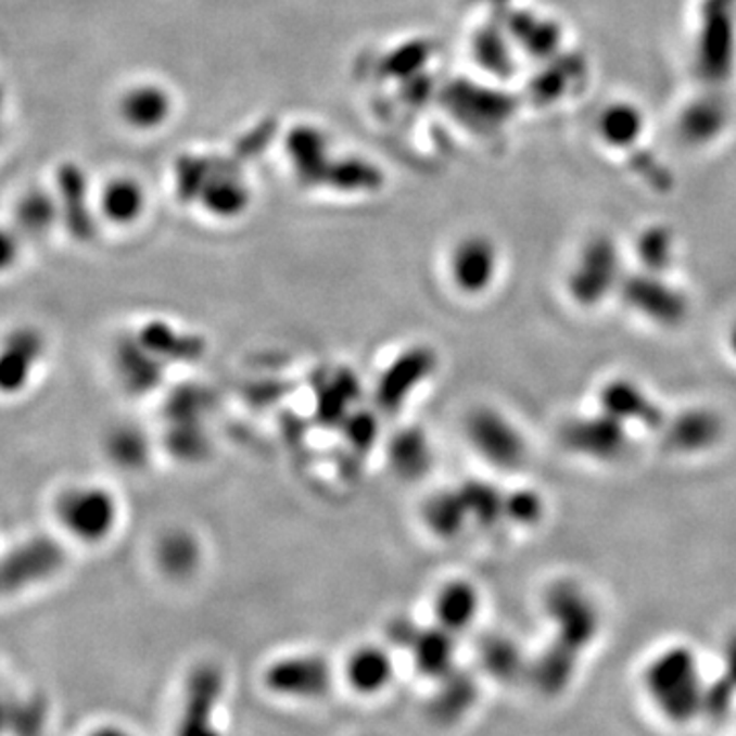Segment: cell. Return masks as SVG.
I'll return each mask as SVG.
<instances>
[{
    "mask_svg": "<svg viewBox=\"0 0 736 736\" xmlns=\"http://www.w3.org/2000/svg\"><path fill=\"white\" fill-rule=\"evenodd\" d=\"M439 367V356L428 346H411L395 356L379 377L375 397L381 411L395 414Z\"/></svg>",
    "mask_w": 736,
    "mask_h": 736,
    "instance_id": "5b68a950",
    "label": "cell"
},
{
    "mask_svg": "<svg viewBox=\"0 0 736 736\" xmlns=\"http://www.w3.org/2000/svg\"><path fill=\"white\" fill-rule=\"evenodd\" d=\"M423 522L440 538H455L469 522L460 490L439 491L423 504Z\"/></svg>",
    "mask_w": 736,
    "mask_h": 736,
    "instance_id": "44dd1931",
    "label": "cell"
},
{
    "mask_svg": "<svg viewBox=\"0 0 736 736\" xmlns=\"http://www.w3.org/2000/svg\"><path fill=\"white\" fill-rule=\"evenodd\" d=\"M201 203L217 219H236L244 215L250 203V189L236 170L213 168L210 180L201 187Z\"/></svg>",
    "mask_w": 736,
    "mask_h": 736,
    "instance_id": "9a60e30c",
    "label": "cell"
},
{
    "mask_svg": "<svg viewBox=\"0 0 736 736\" xmlns=\"http://www.w3.org/2000/svg\"><path fill=\"white\" fill-rule=\"evenodd\" d=\"M106 451L113 462L127 467V469H136L140 467L141 462H145L148 456V444L145 439L141 436L140 430L136 428H115L111 432V436L106 440Z\"/></svg>",
    "mask_w": 736,
    "mask_h": 736,
    "instance_id": "d4e9b609",
    "label": "cell"
},
{
    "mask_svg": "<svg viewBox=\"0 0 736 736\" xmlns=\"http://www.w3.org/2000/svg\"><path fill=\"white\" fill-rule=\"evenodd\" d=\"M543 513V502L532 491H518L506 495V516L518 524H532Z\"/></svg>",
    "mask_w": 736,
    "mask_h": 736,
    "instance_id": "83f0119b",
    "label": "cell"
},
{
    "mask_svg": "<svg viewBox=\"0 0 736 736\" xmlns=\"http://www.w3.org/2000/svg\"><path fill=\"white\" fill-rule=\"evenodd\" d=\"M386 456H389L391 469L409 481H416L428 473L434 460L430 440L426 436V432H421L418 428H407L399 434H395V439L389 442Z\"/></svg>",
    "mask_w": 736,
    "mask_h": 736,
    "instance_id": "d6986e66",
    "label": "cell"
},
{
    "mask_svg": "<svg viewBox=\"0 0 736 736\" xmlns=\"http://www.w3.org/2000/svg\"><path fill=\"white\" fill-rule=\"evenodd\" d=\"M173 94L158 85L129 88L123 97V119L136 129H156L173 115Z\"/></svg>",
    "mask_w": 736,
    "mask_h": 736,
    "instance_id": "e0dca14e",
    "label": "cell"
},
{
    "mask_svg": "<svg viewBox=\"0 0 736 736\" xmlns=\"http://www.w3.org/2000/svg\"><path fill=\"white\" fill-rule=\"evenodd\" d=\"M467 440L474 453L491 467L516 471L526 460V440L502 411L493 407H477L465 421Z\"/></svg>",
    "mask_w": 736,
    "mask_h": 736,
    "instance_id": "3957f363",
    "label": "cell"
},
{
    "mask_svg": "<svg viewBox=\"0 0 736 736\" xmlns=\"http://www.w3.org/2000/svg\"><path fill=\"white\" fill-rule=\"evenodd\" d=\"M731 351L736 356V326L733 328V332H731Z\"/></svg>",
    "mask_w": 736,
    "mask_h": 736,
    "instance_id": "f546056e",
    "label": "cell"
},
{
    "mask_svg": "<svg viewBox=\"0 0 736 736\" xmlns=\"http://www.w3.org/2000/svg\"><path fill=\"white\" fill-rule=\"evenodd\" d=\"M416 657L426 671H442L453 659V632L430 631L416 636Z\"/></svg>",
    "mask_w": 736,
    "mask_h": 736,
    "instance_id": "484cf974",
    "label": "cell"
},
{
    "mask_svg": "<svg viewBox=\"0 0 736 736\" xmlns=\"http://www.w3.org/2000/svg\"><path fill=\"white\" fill-rule=\"evenodd\" d=\"M15 245L11 244L9 238H4L0 233V272L9 270L13 266V261H15Z\"/></svg>",
    "mask_w": 736,
    "mask_h": 736,
    "instance_id": "f1b7e54d",
    "label": "cell"
},
{
    "mask_svg": "<svg viewBox=\"0 0 736 736\" xmlns=\"http://www.w3.org/2000/svg\"><path fill=\"white\" fill-rule=\"evenodd\" d=\"M156 562L158 569L173 579H187L194 575L203 561V550L196 536L189 530H168L156 543Z\"/></svg>",
    "mask_w": 736,
    "mask_h": 736,
    "instance_id": "ac0fdd59",
    "label": "cell"
},
{
    "mask_svg": "<svg viewBox=\"0 0 736 736\" xmlns=\"http://www.w3.org/2000/svg\"><path fill=\"white\" fill-rule=\"evenodd\" d=\"M481 610V596L473 583L465 579L446 581L434 597V613L440 629L444 631H467Z\"/></svg>",
    "mask_w": 736,
    "mask_h": 736,
    "instance_id": "8fae6325",
    "label": "cell"
},
{
    "mask_svg": "<svg viewBox=\"0 0 736 736\" xmlns=\"http://www.w3.org/2000/svg\"><path fill=\"white\" fill-rule=\"evenodd\" d=\"M622 297L640 316L649 317L661 326H677L687 316L684 293L661 281L655 272L634 275L620 282Z\"/></svg>",
    "mask_w": 736,
    "mask_h": 736,
    "instance_id": "ba28073f",
    "label": "cell"
},
{
    "mask_svg": "<svg viewBox=\"0 0 736 736\" xmlns=\"http://www.w3.org/2000/svg\"><path fill=\"white\" fill-rule=\"evenodd\" d=\"M497 270L499 252L487 236H465L448 254V277L462 295L474 297L490 291Z\"/></svg>",
    "mask_w": 736,
    "mask_h": 736,
    "instance_id": "8992f818",
    "label": "cell"
},
{
    "mask_svg": "<svg viewBox=\"0 0 736 736\" xmlns=\"http://www.w3.org/2000/svg\"><path fill=\"white\" fill-rule=\"evenodd\" d=\"M270 682L281 691L316 696L330 682V669L317 655H295L277 661L270 669Z\"/></svg>",
    "mask_w": 736,
    "mask_h": 736,
    "instance_id": "5bb4252c",
    "label": "cell"
},
{
    "mask_svg": "<svg viewBox=\"0 0 736 736\" xmlns=\"http://www.w3.org/2000/svg\"><path fill=\"white\" fill-rule=\"evenodd\" d=\"M52 518L72 543L101 546L117 532L122 504L115 491L101 483H68L53 495Z\"/></svg>",
    "mask_w": 736,
    "mask_h": 736,
    "instance_id": "7a4b0ae2",
    "label": "cell"
},
{
    "mask_svg": "<svg viewBox=\"0 0 736 736\" xmlns=\"http://www.w3.org/2000/svg\"><path fill=\"white\" fill-rule=\"evenodd\" d=\"M643 113L629 103H616L599 113L597 134L610 145H631L643 134Z\"/></svg>",
    "mask_w": 736,
    "mask_h": 736,
    "instance_id": "603a6c76",
    "label": "cell"
},
{
    "mask_svg": "<svg viewBox=\"0 0 736 736\" xmlns=\"http://www.w3.org/2000/svg\"><path fill=\"white\" fill-rule=\"evenodd\" d=\"M48 352L43 333L17 326L0 335V397H18L34 385Z\"/></svg>",
    "mask_w": 736,
    "mask_h": 736,
    "instance_id": "277c9868",
    "label": "cell"
},
{
    "mask_svg": "<svg viewBox=\"0 0 736 736\" xmlns=\"http://www.w3.org/2000/svg\"><path fill=\"white\" fill-rule=\"evenodd\" d=\"M115 368L123 386L131 393L143 395L158 385L164 370V360L154 352L148 351L138 338L125 340L115 348Z\"/></svg>",
    "mask_w": 736,
    "mask_h": 736,
    "instance_id": "7c38bea8",
    "label": "cell"
},
{
    "mask_svg": "<svg viewBox=\"0 0 736 736\" xmlns=\"http://www.w3.org/2000/svg\"><path fill=\"white\" fill-rule=\"evenodd\" d=\"M469 518L481 526H493L502 516H506V495H502L493 485L471 481L460 487Z\"/></svg>",
    "mask_w": 736,
    "mask_h": 736,
    "instance_id": "cb8c5ba5",
    "label": "cell"
},
{
    "mask_svg": "<svg viewBox=\"0 0 736 736\" xmlns=\"http://www.w3.org/2000/svg\"><path fill=\"white\" fill-rule=\"evenodd\" d=\"M618 282H622L618 252L610 240L597 238L581 252L578 268L569 277V291L581 305H597Z\"/></svg>",
    "mask_w": 736,
    "mask_h": 736,
    "instance_id": "52a82bcc",
    "label": "cell"
},
{
    "mask_svg": "<svg viewBox=\"0 0 736 736\" xmlns=\"http://www.w3.org/2000/svg\"><path fill=\"white\" fill-rule=\"evenodd\" d=\"M722 436V421L714 411L689 409L667 426V442L677 453H701Z\"/></svg>",
    "mask_w": 736,
    "mask_h": 736,
    "instance_id": "2e32d148",
    "label": "cell"
},
{
    "mask_svg": "<svg viewBox=\"0 0 736 736\" xmlns=\"http://www.w3.org/2000/svg\"><path fill=\"white\" fill-rule=\"evenodd\" d=\"M562 442L578 455L612 460L624 453L626 423L608 416L606 411L594 418H581L571 421L562 430Z\"/></svg>",
    "mask_w": 736,
    "mask_h": 736,
    "instance_id": "30bf717a",
    "label": "cell"
},
{
    "mask_svg": "<svg viewBox=\"0 0 736 736\" xmlns=\"http://www.w3.org/2000/svg\"><path fill=\"white\" fill-rule=\"evenodd\" d=\"M346 675L352 689L360 694H377L389 684L393 675V663L386 650L379 647H360L352 652L346 665Z\"/></svg>",
    "mask_w": 736,
    "mask_h": 736,
    "instance_id": "ffe728a7",
    "label": "cell"
},
{
    "mask_svg": "<svg viewBox=\"0 0 736 736\" xmlns=\"http://www.w3.org/2000/svg\"><path fill=\"white\" fill-rule=\"evenodd\" d=\"M638 254L640 261L647 266L649 272L659 275L661 270H665L671 258H673V242L671 236L667 233L665 229H652L647 231L640 238V245H638Z\"/></svg>",
    "mask_w": 736,
    "mask_h": 736,
    "instance_id": "4316f807",
    "label": "cell"
},
{
    "mask_svg": "<svg viewBox=\"0 0 736 736\" xmlns=\"http://www.w3.org/2000/svg\"><path fill=\"white\" fill-rule=\"evenodd\" d=\"M145 210V193L134 178H117L105 189L103 211L109 221L117 226L136 224Z\"/></svg>",
    "mask_w": 736,
    "mask_h": 736,
    "instance_id": "7402d4cb",
    "label": "cell"
},
{
    "mask_svg": "<svg viewBox=\"0 0 736 736\" xmlns=\"http://www.w3.org/2000/svg\"><path fill=\"white\" fill-rule=\"evenodd\" d=\"M601 409L616 420L640 421L650 428L663 423L661 407L632 381H612L601 391Z\"/></svg>",
    "mask_w": 736,
    "mask_h": 736,
    "instance_id": "4fadbf2b",
    "label": "cell"
},
{
    "mask_svg": "<svg viewBox=\"0 0 736 736\" xmlns=\"http://www.w3.org/2000/svg\"><path fill=\"white\" fill-rule=\"evenodd\" d=\"M645 691L650 706L669 724L694 722L703 706V684L694 652L673 647L652 657L645 671Z\"/></svg>",
    "mask_w": 736,
    "mask_h": 736,
    "instance_id": "6da1fadb",
    "label": "cell"
},
{
    "mask_svg": "<svg viewBox=\"0 0 736 736\" xmlns=\"http://www.w3.org/2000/svg\"><path fill=\"white\" fill-rule=\"evenodd\" d=\"M546 610L561 626L562 640L569 647L587 645L596 634V608L583 589L573 583L555 585L546 597Z\"/></svg>",
    "mask_w": 736,
    "mask_h": 736,
    "instance_id": "9c48e42d",
    "label": "cell"
}]
</instances>
